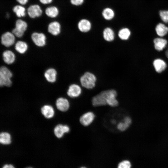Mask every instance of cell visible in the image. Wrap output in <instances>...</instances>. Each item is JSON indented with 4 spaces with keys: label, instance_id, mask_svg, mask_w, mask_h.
<instances>
[{
    "label": "cell",
    "instance_id": "cell-9",
    "mask_svg": "<svg viewBox=\"0 0 168 168\" xmlns=\"http://www.w3.org/2000/svg\"><path fill=\"white\" fill-rule=\"evenodd\" d=\"M27 12L30 18L34 19L40 16L43 12L40 6L38 4H35L31 5L28 7Z\"/></svg>",
    "mask_w": 168,
    "mask_h": 168
},
{
    "label": "cell",
    "instance_id": "cell-32",
    "mask_svg": "<svg viewBox=\"0 0 168 168\" xmlns=\"http://www.w3.org/2000/svg\"><path fill=\"white\" fill-rule=\"evenodd\" d=\"M16 1L21 5H24L28 2V0H16Z\"/></svg>",
    "mask_w": 168,
    "mask_h": 168
},
{
    "label": "cell",
    "instance_id": "cell-6",
    "mask_svg": "<svg viewBox=\"0 0 168 168\" xmlns=\"http://www.w3.org/2000/svg\"><path fill=\"white\" fill-rule=\"evenodd\" d=\"M15 36L12 32L9 31L4 33L1 36V44L7 47L12 46L15 43Z\"/></svg>",
    "mask_w": 168,
    "mask_h": 168
},
{
    "label": "cell",
    "instance_id": "cell-35",
    "mask_svg": "<svg viewBox=\"0 0 168 168\" xmlns=\"http://www.w3.org/2000/svg\"><path fill=\"white\" fill-rule=\"evenodd\" d=\"M165 54L166 57L168 58V50L166 52Z\"/></svg>",
    "mask_w": 168,
    "mask_h": 168
},
{
    "label": "cell",
    "instance_id": "cell-11",
    "mask_svg": "<svg viewBox=\"0 0 168 168\" xmlns=\"http://www.w3.org/2000/svg\"><path fill=\"white\" fill-rule=\"evenodd\" d=\"M70 131L69 127L67 125L58 124L56 125L54 129L55 136L58 138H62L66 133Z\"/></svg>",
    "mask_w": 168,
    "mask_h": 168
},
{
    "label": "cell",
    "instance_id": "cell-5",
    "mask_svg": "<svg viewBox=\"0 0 168 168\" xmlns=\"http://www.w3.org/2000/svg\"><path fill=\"white\" fill-rule=\"evenodd\" d=\"M31 38L34 43L38 47H43L46 44V37L43 33L33 32Z\"/></svg>",
    "mask_w": 168,
    "mask_h": 168
},
{
    "label": "cell",
    "instance_id": "cell-33",
    "mask_svg": "<svg viewBox=\"0 0 168 168\" xmlns=\"http://www.w3.org/2000/svg\"><path fill=\"white\" fill-rule=\"evenodd\" d=\"M2 168H15L14 166L11 164H6L4 165Z\"/></svg>",
    "mask_w": 168,
    "mask_h": 168
},
{
    "label": "cell",
    "instance_id": "cell-29",
    "mask_svg": "<svg viewBox=\"0 0 168 168\" xmlns=\"http://www.w3.org/2000/svg\"><path fill=\"white\" fill-rule=\"evenodd\" d=\"M131 164L128 160H124L118 164V168H131Z\"/></svg>",
    "mask_w": 168,
    "mask_h": 168
},
{
    "label": "cell",
    "instance_id": "cell-31",
    "mask_svg": "<svg viewBox=\"0 0 168 168\" xmlns=\"http://www.w3.org/2000/svg\"><path fill=\"white\" fill-rule=\"evenodd\" d=\"M40 2L43 4H47L52 2L53 0H39Z\"/></svg>",
    "mask_w": 168,
    "mask_h": 168
},
{
    "label": "cell",
    "instance_id": "cell-18",
    "mask_svg": "<svg viewBox=\"0 0 168 168\" xmlns=\"http://www.w3.org/2000/svg\"><path fill=\"white\" fill-rule=\"evenodd\" d=\"M41 111L42 114L47 119L52 118L54 114V108L49 105H45L42 106L41 109Z\"/></svg>",
    "mask_w": 168,
    "mask_h": 168
},
{
    "label": "cell",
    "instance_id": "cell-12",
    "mask_svg": "<svg viewBox=\"0 0 168 168\" xmlns=\"http://www.w3.org/2000/svg\"><path fill=\"white\" fill-rule=\"evenodd\" d=\"M56 105L57 108L62 112L67 111L69 108L70 104L68 100L63 97H59L56 100Z\"/></svg>",
    "mask_w": 168,
    "mask_h": 168
},
{
    "label": "cell",
    "instance_id": "cell-25",
    "mask_svg": "<svg viewBox=\"0 0 168 168\" xmlns=\"http://www.w3.org/2000/svg\"><path fill=\"white\" fill-rule=\"evenodd\" d=\"M45 13L49 17L54 18L58 16L59 13V11L58 8L56 7L52 6L46 8L45 10Z\"/></svg>",
    "mask_w": 168,
    "mask_h": 168
},
{
    "label": "cell",
    "instance_id": "cell-2",
    "mask_svg": "<svg viewBox=\"0 0 168 168\" xmlns=\"http://www.w3.org/2000/svg\"><path fill=\"white\" fill-rule=\"evenodd\" d=\"M113 89L104 90L94 96L91 102L94 107L105 106L107 105V100L111 94Z\"/></svg>",
    "mask_w": 168,
    "mask_h": 168
},
{
    "label": "cell",
    "instance_id": "cell-28",
    "mask_svg": "<svg viewBox=\"0 0 168 168\" xmlns=\"http://www.w3.org/2000/svg\"><path fill=\"white\" fill-rule=\"evenodd\" d=\"M159 15L164 23L168 24V10H161L159 12Z\"/></svg>",
    "mask_w": 168,
    "mask_h": 168
},
{
    "label": "cell",
    "instance_id": "cell-24",
    "mask_svg": "<svg viewBox=\"0 0 168 168\" xmlns=\"http://www.w3.org/2000/svg\"><path fill=\"white\" fill-rule=\"evenodd\" d=\"M131 32L129 29L124 27L120 29L118 33V36L122 40H127L129 38Z\"/></svg>",
    "mask_w": 168,
    "mask_h": 168
},
{
    "label": "cell",
    "instance_id": "cell-16",
    "mask_svg": "<svg viewBox=\"0 0 168 168\" xmlns=\"http://www.w3.org/2000/svg\"><path fill=\"white\" fill-rule=\"evenodd\" d=\"M102 36L104 40L107 42L113 41L115 37V33L113 30L110 27L104 28L102 32Z\"/></svg>",
    "mask_w": 168,
    "mask_h": 168
},
{
    "label": "cell",
    "instance_id": "cell-19",
    "mask_svg": "<svg viewBox=\"0 0 168 168\" xmlns=\"http://www.w3.org/2000/svg\"><path fill=\"white\" fill-rule=\"evenodd\" d=\"M153 65L156 71L158 73H161L164 71L166 68V64L162 59H156L153 62Z\"/></svg>",
    "mask_w": 168,
    "mask_h": 168
},
{
    "label": "cell",
    "instance_id": "cell-10",
    "mask_svg": "<svg viewBox=\"0 0 168 168\" xmlns=\"http://www.w3.org/2000/svg\"><path fill=\"white\" fill-rule=\"evenodd\" d=\"M77 27L80 32L84 33H87L91 29L92 24L89 20L83 18L78 22Z\"/></svg>",
    "mask_w": 168,
    "mask_h": 168
},
{
    "label": "cell",
    "instance_id": "cell-30",
    "mask_svg": "<svg viewBox=\"0 0 168 168\" xmlns=\"http://www.w3.org/2000/svg\"><path fill=\"white\" fill-rule=\"evenodd\" d=\"M85 0H70L71 4L75 6H80L84 2Z\"/></svg>",
    "mask_w": 168,
    "mask_h": 168
},
{
    "label": "cell",
    "instance_id": "cell-20",
    "mask_svg": "<svg viewBox=\"0 0 168 168\" xmlns=\"http://www.w3.org/2000/svg\"><path fill=\"white\" fill-rule=\"evenodd\" d=\"M102 16L107 21L112 20L114 17L115 13L113 9L110 7L104 8L102 12Z\"/></svg>",
    "mask_w": 168,
    "mask_h": 168
},
{
    "label": "cell",
    "instance_id": "cell-1",
    "mask_svg": "<svg viewBox=\"0 0 168 168\" xmlns=\"http://www.w3.org/2000/svg\"><path fill=\"white\" fill-rule=\"evenodd\" d=\"M97 78L93 73L86 71L80 77V82L82 86L87 89L94 88L96 86Z\"/></svg>",
    "mask_w": 168,
    "mask_h": 168
},
{
    "label": "cell",
    "instance_id": "cell-4",
    "mask_svg": "<svg viewBox=\"0 0 168 168\" xmlns=\"http://www.w3.org/2000/svg\"><path fill=\"white\" fill-rule=\"evenodd\" d=\"M27 27L26 22L21 19H18L15 22V27L12 30V32L16 37L21 38L23 35Z\"/></svg>",
    "mask_w": 168,
    "mask_h": 168
},
{
    "label": "cell",
    "instance_id": "cell-15",
    "mask_svg": "<svg viewBox=\"0 0 168 168\" xmlns=\"http://www.w3.org/2000/svg\"><path fill=\"white\" fill-rule=\"evenodd\" d=\"M57 75L56 70L53 68H50L47 69L44 73V77L48 82L54 83L57 80Z\"/></svg>",
    "mask_w": 168,
    "mask_h": 168
},
{
    "label": "cell",
    "instance_id": "cell-27",
    "mask_svg": "<svg viewBox=\"0 0 168 168\" xmlns=\"http://www.w3.org/2000/svg\"><path fill=\"white\" fill-rule=\"evenodd\" d=\"M0 142L4 145H8L11 142L10 134L8 133L2 132L0 134Z\"/></svg>",
    "mask_w": 168,
    "mask_h": 168
},
{
    "label": "cell",
    "instance_id": "cell-14",
    "mask_svg": "<svg viewBox=\"0 0 168 168\" xmlns=\"http://www.w3.org/2000/svg\"><path fill=\"white\" fill-rule=\"evenodd\" d=\"M132 123V119L128 116H125L122 120L117 124V128L121 132L125 131L130 127Z\"/></svg>",
    "mask_w": 168,
    "mask_h": 168
},
{
    "label": "cell",
    "instance_id": "cell-22",
    "mask_svg": "<svg viewBox=\"0 0 168 168\" xmlns=\"http://www.w3.org/2000/svg\"><path fill=\"white\" fill-rule=\"evenodd\" d=\"M153 42L155 49L158 51L163 50L167 43V41L166 39L161 38L155 39Z\"/></svg>",
    "mask_w": 168,
    "mask_h": 168
},
{
    "label": "cell",
    "instance_id": "cell-21",
    "mask_svg": "<svg viewBox=\"0 0 168 168\" xmlns=\"http://www.w3.org/2000/svg\"><path fill=\"white\" fill-rule=\"evenodd\" d=\"M28 45L25 42L19 40L17 41L15 44V49L19 54H25L27 50Z\"/></svg>",
    "mask_w": 168,
    "mask_h": 168
},
{
    "label": "cell",
    "instance_id": "cell-37",
    "mask_svg": "<svg viewBox=\"0 0 168 168\" xmlns=\"http://www.w3.org/2000/svg\"><path fill=\"white\" fill-rule=\"evenodd\" d=\"M80 168H86L85 167H81Z\"/></svg>",
    "mask_w": 168,
    "mask_h": 168
},
{
    "label": "cell",
    "instance_id": "cell-7",
    "mask_svg": "<svg viewBox=\"0 0 168 168\" xmlns=\"http://www.w3.org/2000/svg\"><path fill=\"white\" fill-rule=\"evenodd\" d=\"M95 118V114L92 111H89L84 113L80 116L79 121L82 125L86 127L92 124Z\"/></svg>",
    "mask_w": 168,
    "mask_h": 168
},
{
    "label": "cell",
    "instance_id": "cell-13",
    "mask_svg": "<svg viewBox=\"0 0 168 168\" xmlns=\"http://www.w3.org/2000/svg\"><path fill=\"white\" fill-rule=\"evenodd\" d=\"M48 31L54 36L59 35L61 31V26L57 21H53L50 23L48 26Z\"/></svg>",
    "mask_w": 168,
    "mask_h": 168
},
{
    "label": "cell",
    "instance_id": "cell-3",
    "mask_svg": "<svg viewBox=\"0 0 168 168\" xmlns=\"http://www.w3.org/2000/svg\"><path fill=\"white\" fill-rule=\"evenodd\" d=\"M12 72L7 67L2 66L0 68V86L1 87L10 86L12 84Z\"/></svg>",
    "mask_w": 168,
    "mask_h": 168
},
{
    "label": "cell",
    "instance_id": "cell-8",
    "mask_svg": "<svg viewBox=\"0 0 168 168\" xmlns=\"http://www.w3.org/2000/svg\"><path fill=\"white\" fill-rule=\"evenodd\" d=\"M82 89L80 86L76 83H73L69 86L67 91L68 96L72 98H76L81 95Z\"/></svg>",
    "mask_w": 168,
    "mask_h": 168
},
{
    "label": "cell",
    "instance_id": "cell-34",
    "mask_svg": "<svg viewBox=\"0 0 168 168\" xmlns=\"http://www.w3.org/2000/svg\"><path fill=\"white\" fill-rule=\"evenodd\" d=\"M111 122L113 124H115L116 123V121L114 119L111 120Z\"/></svg>",
    "mask_w": 168,
    "mask_h": 168
},
{
    "label": "cell",
    "instance_id": "cell-36",
    "mask_svg": "<svg viewBox=\"0 0 168 168\" xmlns=\"http://www.w3.org/2000/svg\"><path fill=\"white\" fill-rule=\"evenodd\" d=\"M26 168H32V167H27Z\"/></svg>",
    "mask_w": 168,
    "mask_h": 168
},
{
    "label": "cell",
    "instance_id": "cell-17",
    "mask_svg": "<svg viewBox=\"0 0 168 168\" xmlns=\"http://www.w3.org/2000/svg\"><path fill=\"white\" fill-rule=\"evenodd\" d=\"M2 56L4 62L7 64H12L16 60L15 54L10 50H7L3 51Z\"/></svg>",
    "mask_w": 168,
    "mask_h": 168
},
{
    "label": "cell",
    "instance_id": "cell-26",
    "mask_svg": "<svg viewBox=\"0 0 168 168\" xmlns=\"http://www.w3.org/2000/svg\"><path fill=\"white\" fill-rule=\"evenodd\" d=\"M13 12L18 17H24L26 15V9L21 5H16L12 8Z\"/></svg>",
    "mask_w": 168,
    "mask_h": 168
},
{
    "label": "cell",
    "instance_id": "cell-23",
    "mask_svg": "<svg viewBox=\"0 0 168 168\" xmlns=\"http://www.w3.org/2000/svg\"><path fill=\"white\" fill-rule=\"evenodd\" d=\"M155 31L159 36L163 37L166 35L168 33V27L164 24L160 23L156 25Z\"/></svg>",
    "mask_w": 168,
    "mask_h": 168
}]
</instances>
